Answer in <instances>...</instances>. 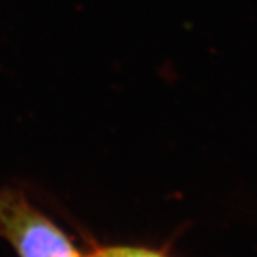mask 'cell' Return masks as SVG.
Returning a JSON list of instances; mask_svg holds the SVG:
<instances>
[{"label":"cell","instance_id":"obj_1","mask_svg":"<svg viewBox=\"0 0 257 257\" xmlns=\"http://www.w3.org/2000/svg\"><path fill=\"white\" fill-rule=\"evenodd\" d=\"M0 237L20 257H82L63 231L15 189L0 190Z\"/></svg>","mask_w":257,"mask_h":257},{"label":"cell","instance_id":"obj_2","mask_svg":"<svg viewBox=\"0 0 257 257\" xmlns=\"http://www.w3.org/2000/svg\"><path fill=\"white\" fill-rule=\"evenodd\" d=\"M90 257H163L157 253L142 250V248H130V247H116V248H104L97 251L96 254Z\"/></svg>","mask_w":257,"mask_h":257}]
</instances>
